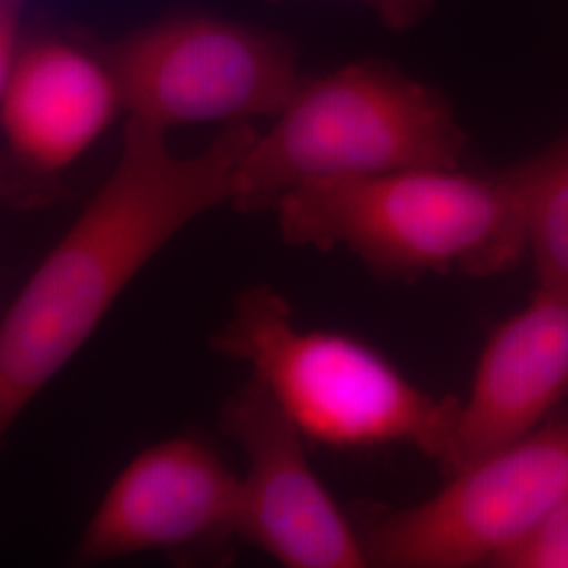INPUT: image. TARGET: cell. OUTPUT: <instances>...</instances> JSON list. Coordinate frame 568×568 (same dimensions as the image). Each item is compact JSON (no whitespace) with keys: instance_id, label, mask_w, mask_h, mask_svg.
Returning a JSON list of instances; mask_svg holds the SVG:
<instances>
[{"instance_id":"10","label":"cell","mask_w":568,"mask_h":568,"mask_svg":"<svg viewBox=\"0 0 568 568\" xmlns=\"http://www.w3.org/2000/svg\"><path fill=\"white\" fill-rule=\"evenodd\" d=\"M567 396L568 291L537 283L480 352L443 471L450 476L537 432Z\"/></svg>"},{"instance_id":"6","label":"cell","mask_w":568,"mask_h":568,"mask_svg":"<svg viewBox=\"0 0 568 568\" xmlns=\"http://www.w3.org/2000/svg\"><path fill=\"white\" fill-rule=\"evenodd\" d=\"M103 55L129 116L163 129L278 116L304 81L288 39L206 16L145 26Z\"/></svg>"},{"instance_id":"12","label":"cell","mask_w":568,"mask_h":568,"mask_svg":"<svg viewBox=\"0 0 568 568\" xmlns=\"http://www.w3.org/2000/svg\"><path fill=\"white\" fill-rule=\"evenodd\" d=\"M493 568H568V495L518 544L506 549Z\"/></svg>"},{"instance_id":"2","label":"cell","mask_w":568,"mask_h":568,"mask_svg":"<svg viewBox=\"0 0 568 568\" xmlns=\"http://www.w3.org/2000/svg\"><path fill=\"white\" fill-rule=\"evenodd\" d=\"M291 246L344 248L386 281L506 274L528 253L527 213L511 169H410L305 183L276 206Z\"/></svg>"},{"instance_id":"4","label":"cell","mask_w":568,"mask_h":568,"mask_svg":"<svg viewBox=\"0 0 568 568\" xmlns=\"http://www.w3.org/2000/svg\"><path fill=\"white\" fill-rule=\"evenodd\" d=\"M466 145L445 95L386 61H356L302 81L246 152L230 204L253 215L305 183L455 169Z\"/></svg>"},{"instance_id":"1","label":"cell","mask_w":568,"mask_h":568,"mask_svg":"<svg viewBox=\"0 0 568 568\" xmlns=\"http://www.w3.org/2000/svg\"><path fill=\"white\" fill-rule=\"evenodd\" d=\"M257 135L253 122H232L203 152L178 156L166 129L129 116L112 173L0 323L2 434L79 354L156 253L206 211L232 203L236 171Z\"/></svg>"},{"instance_id":"13","label":"cell","mask_w":568,"mask_h":568,"mask_svg":"<svg viewBox=\"0 0 568 568\" xmlns=\"http://www.w3.org/2000/svg\"><path fill=\"white\" fill-rule=\"evenodd\" d=\"M270 2H286V0H270ZM344 2L363 4L368 11H373L389 30H410L426 20L436 0H344Z\"/></svg>"},{"instance_id":"5","label":"cell","mask_w":568,"mask_h":568,"mask_svg":"<svg viewBox=\"0 0 568 568\" xmlns=\"http://www.w3.org/2000/svg\"><path fill=\"white\" fill-rule=\"evenodd\" d=\"M447 478L419 506L366 509L354 523L368 567H493L567 497L568 422H549Z\"/></svg>"},{"instance_id":"8","label":"cell","mask_w":568,"mask_h":568,"mask_svg":"<svg viewBox=\"0 0 568 568\" xmlns=\"http://www.w3.org/2000/svg\"><path fill=\"white\" fill-rule=\"evenodd\" d=\"M119 110V82L103 53L63 39L21 47L0 74L2 203L28 211L61 201V178Z\"/></svg>"},{"instance_id":"7","label":"cell","mask_w":568,"mask_h":568,"mask_svg":"<svg viewBox=\"0 0 568 568\" xmlns=\"http://www.w3.org/2000/svg\"><path fill=\"white\" fill-rule=\"evenodd\" d=\"M243 478L203 438L183 434L143 448L103 495L72 554L77 567L143 551L178 562L225 560L241 539Z\"/></svg>"},{"instance_id":"11","label":"cell","mask_w":568,"mask_h":568,"mask_svg":"<svg viewBox=\"0 0 568 568\" xmlns=\"http://www.w3.org/2000/svg\"><path fill=\"white\" fill-rule=\"evenodd\" d=\"M509 169L525 203L537 283L568 291V135Z\"/></svg>"},{"instance_id":"3","label":"cell","mask_w":568,"mask_h":568,"mask_svg":"<svg viewBox=\"0 0 568 568\" xmlns=\"http://www.w3.org/2000/svg\"><path fill=\"white\" fill-rule=\"evenodd\" d=\"M211 347L248 365L310 443L333 448L408 445L445 469L462 410L432 396L375 347L333 331H302L283 293L241 291Z\"/></svg>"},{"instance_id":"9","label":"cell","mask_w":568,"mask_h":568,"mask_svg":"<svg viewBox=\"0 0 568 568\" xmlns=\"http://www.w3.org/2000/svg\"><path fill=\"white\" fill-rule=\"evenodd\" d=\"M222 429L246 457L241 541L286 568H368L358 530L318 480L304 432L251 379L222 408Z\"/></svg>"}]
</instances>
